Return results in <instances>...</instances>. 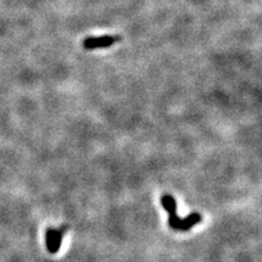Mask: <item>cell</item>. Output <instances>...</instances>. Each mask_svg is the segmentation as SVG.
I'll use <instances>...</instances> for the list:
<instances>
[{
  "instance_id": "obj_2",
  "label": "cell",
  "mask_w": 262,
  "mask_h": 262,
  "mask_svg": "<svg viewBox=\"0 0 262 262\" xmlns=\"http://www.w3.org/2000/svg\"><path fill=\"white\" fill-rule=\"evenodd\" d=\"M119 40V37L116 35H100V37H88L84 39V49L95 50L102 49V48H109L116 44Z\"/></svg>"
},
{
  "instance_id": "obj_1",
  "label": "cell",
  "mask_w": 262,
  "mask_h": 262,
  "mask_svg": "<svg viewBox=\"0 0 262 262\" xmlns=\"http://www.w3.org/2000/svg\"><path fill=\"white\" fill-rule=\"evenodd\" d=\"M163 208L169 213V226L175 231H190L202 221V216L198 213H192L186 218H180L177 216L176 200L170 194H164L160 199Z\"/></svg>"
},
{
  "instance_id": "obj_3",
  "label": "cell",
  "mask_w": 262,
  "mask_h": 262,
  "mask_svg": "<svg viewBox=\"0 0 262 262\" xmlns=\"http://www.w3.org/2000/svg\"><path fill=\"white\" fill-rule=\"evenodd\" d=\"M63 233L58 230L49 228L45 233V240H47V249L50 254H56L62 244Z\"/></svg>"
}]
</instances>
